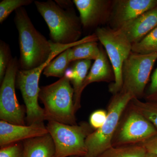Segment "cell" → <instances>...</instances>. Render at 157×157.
Wrapping results in <instances>:
<instances>
[{"label": "cell", "instance_id": "cell-1", "mask_svg": "<svg viewBox=\"0 0 157 157\" xmlns=\"http://www.w3.org/2000/svg\"><path fill=\"white\" fill-rule=\"evenodd\" d=\"M71 1L35 2L37 10L45 21L50 32L52 42L69 45L79 41L81 23L70 7Z\"/></svg>", "mask_w": 157, "mask_h": 157}, {"label": "cell", "instance_id": "cell-2", "mask_svg": "<svg viewBox=\"0 0 157 157\" xmlns=\"http://www.w3.org/2000/svg\"><path fill=\"white\" fill-rule=\"evenodd\" d=\"M14 21L18 32L19 70H32L45 63L53 53L50 41L35 28L23 7L15 11Z\"/></svg>", "mask_w": 157, "mask_h": 157}, {"label": "cell", "instance_id": "cell-3", "mask_svg": "<svg viewBox=\"0 0 157 157\" xmlns=\"http://www.w3.org/2000/svg\"><path fill=\"white\" fill-rule=\"evenodd\" d=\"M74 94L71 82L65 76L40 87L39 98L44 106L45 120L76 125Z\"/></svg>", "mask_w": 157, "mask_h": 157}, {"label": "cell", "instance_id": "cell-4", "mask_svg": "<svg viewBox=\"0 0 157 157\" xmlns=\"http://www.w3.org/2000/svg\"><path fill=\"white\" fill-rule=\"evenodd\" d=\"M133 98L131 94L121 91L114 95L108 107L106 121L101 128L91 133L86 139L87 153L83 157H98L113 146V138L121 116Z\"/></svg>", "mask_w": 157, "mask_h": 157}, {"label": "cell", "instance_id": "cell-5", "mask_svg": "<svg viewBox=\"0 0 157 157\" xmlns=\"http://www.w3.org/2000/svg\"><path fill=\"white\" fill-rule=\"evenodd\" d=\"M56 148V157H83L87 153L85 140L91 132L89 125H69L48 121L46 126Z\"/></svg>", "mask_w": 157, "mask_h": 157}, {"label": "cell", "instance_id": "cell-6", "mask_svg": "<svg viewBox=\"0 0 157 157\" xmlns=\"http://www.w3.org/2000/svg\"><path fill=\"white\" fill-rule=\"evenodd\" d=\"M95 35L108 55L114 73V82L109 90L115 95L123 87L122 68L124 63L132 52V44L121 29L98 28Z\"/></svg>", "mask_w": 157, "mask_h": 157}, {"label": "cell", "instance_id": "cell-7", "mask_svg": "<svg viewBox=\"0 0 157 157\" xmlns=\"http://www.w3.org/2000/svg\"><path fill=\"white\" fill-rule=\"evenodd\" d=\"M57 56L53 52L50 58L40 67L32 70L17 71L16 83L25 104L28 125L43 123L45 120L44 108L40 107L38 102L39 79L45 67Z\"/></svg>", "mask_w": 157, "mask_h": 157}, {"label": "cell", "instance_id": "cell-8", "mask_svg": "<svg viewBox=\"0 0 157 157\" xmlns=\"http://www.w3.org/2000/svg\"><path fill=\"white\" fill-rule=\"evenodd\" d=\"M157 59V53L140 54L132 52L122 68L121 91L138 98L144 93L152 69Z\"/></svg>", "mask_w": 157, "mask_h": 157}, {"label": "cell", "instance_id": "cell-9", "mask_svg": "<svg viewBox=\"0 0 157 157\" xmlns=\"http://www.w3.org/2000/svg\"><path fill=\"white\" fill-rule=\"evenodd\" d=\"M18 65L17 57L12 58L1 82L0 118L10 123L25 125V110L19 104L15 93Z\"/></svg>", "mask_w": 157, "mask_h": 157}, {"label": "cell", "instance_id": "cell-10", "mask_svg": "<svg viewBox=\"0 0 157 157\" xmlns=\"http://www.w3.org/2000/svg\"><path fill=\"white\" fill-rule=\"evenodd\" d=\"M157 134V129L151 122L132 109L121 128L117 143L127 145L142 143Z\"/></svg>", "mask_w": 157, "mask_h": 157}, {"label": "cell", "instance_id": "cell-11", "mask_svg": "<svg viewBox=\"0 0 157 157\" xmlns=\"http://www.w3.org/2000/svg\"><path fill=\"white\" fill-rule=\"evenodd\" d=\"M157 6V0L113 1L109 15L110 28L120 29L144 12Z\"/></svg>", "mask_w": 157, "mask_h": 157}, {"label": "cell", "instance_id": "cell-12", "mask_svg": "<svg viewBox=\"0 0 157 157\" xmlns=\"http://www.w3.org/2000/svg\"><path fill=\"white\" fill-rule=\"evenodd\" d=\"M79 13L82 25L85 28L103 23L109 17L112 2L107 0H73Z\"/></svg>", "mask_w": 157, "mask_h": 157}, {"label": "cell", "instance_id": "cell-13", "mask_svg": "<svg viewBox=\"0 0 157 157\" xmlns=\"http://www.w3.org/2000/svg\"><path fill=\"white\" fill-rule=\"evenodd\" d=\"M48 133L44 122L28 125L14 124L1 120L0 146L4 147L17 142Z\"/></svg>", "mask_w": 157, "mask_h": 157}, {"label": "cell", "instance_id": "cell-14", "mask_svg": "<svg viewBox=\"0 0 157 157\" xmlns=\"http://www.w3.org/2000/svg\"><path fill=\"white\" fill-rule=\"evenodd\" d=\"M157 27V6L144 12L120 29L133 44L137 43Z\"/></svg>", "mask_w": 157, "mask_h": 157}, {"label": "cell", "instance_id": "cell-15", "mask_svg": "<svg viewBox=\"0 0 157 157\" xmlns=\"http://www.w3.org/2000/svg\"><path fill=\"white\" fill-rule=\"evenodd\" d=\"M66 70L65 76L70 80L74 90V103L76 112L80 108V98L82 91V87L91 67V60H79L72 62Z\"/></svg>", "mask_w": 157, "mask_h": 157}, {"label": "cell", "instance_id": "cell-16", "mask_svg": "<svg viewBox=\"0 0 157 157\" xmlns=\"http://www.w3.org/2000/svg\"><path fill=\"white\" fill-rule=\"evenodd\" d=\"M24 157H56L53 139L49 133L24 140Z\"/></svg>", "mask_w": 157, "mask_h": 157}, {"label": "cell", "instance_id": "cell-17", "mask_svg": "<svg viewBox=\"0 0 157 157\" xmlns=\"http://www.w3.org/2000/svg\"><path fill=\"white\" fill-rule=\"evenodd\" d=\"M113 77L114 73L111 65L109 64L107 55L104 51L101 48V52L97 59L95 60L89 73L82 87V91L89 84L94 82L107 81Z\"/></svg>", "mask_w": 157, "mask_h": 157}, {"label": "cell", "instance_id": "cell-18", "mask_svg": "<svg viewBox=\"0 0 157 157\" xmlns=\"http://www.w3.org/2000/svg\"><path fill=\"white\" fill-rule=\"evenodd\" d=\"M101 52L96 41H87L69 48L68 57L71 63L79 60H95Z\"/></svg>", "mask_w": 157, "mask_h": 157}, {"label": "cell", "instance_id": "cell-19", "mask_svg": "<svg viewBox=\"0 0 157 157\" xmlns=\"http://www.w3.org/2000/svg\"><path fill=\"white\" fill-rule=\"evenodd\" d=\"M69 48L59 54L47 65L43 70V74L45 76L60 78L65 76V72L71 63L68 57Z\"/></svg>", "mask_w": 157, "mask_h": 157}, {"label": "cell", "instance_id": "cell-20", "mask_svg": "<svg viewBox=\"0 0 157 157\" xmlns=\"http://www.w3.org/2000/svg\"><path fill=\"white\" fill-rule=\"evenodd\" d=\"M147 153L140 144L112 146L98 157H145Z\"/></svg>", "mask_w": 157, "mask_h": 157}, {"label": "cell", "instance_id": "cell-21", "mask_svg": "<svg viewBox=\"0 0 157 157\" xmlns=\"http://www.w3.org/2000/svg\"><path fill=\"white\" fill-rule=\"evenodd\" d=\"M130 103L132 109L147 119L157 130V100L143 102L138 98H133Z\"/></svg>", "mask_w": 157, "mask_h": 157}, {"label": "cell", "instance_id": "cell-22", "mask_svg": "<svg viewBox=\"0 0 157 157\" xmlns=\"http://www.w3.org/2000/svg\"><path fill=\"white\" fill-rule=\"evenodd\" d=\"M132 52L144 54L157 53V27L139 42L133 44Z\"/></svg>", "mask_w": 157, "mask_h": 157}, {"label": "cell", "instance_id": "cell-23", "mask_svg": "<svg viewBox=\"0 0 157 157\" xmlns=\"http://www.w3.org/2000/svg\"><path fill=\"white\" fill-rule=\"evenodd\" d=\"M33 0H3L0 2V23L5 21L14 11L30 5Z\"/></svg>", "mask_w": 157, "mask_h": 157}, {"label": "cell", "instance_id": "cell-24", "mask_svg": "<svg viewBox=\"0 0 157 157\" xmlns=\"http://www.w3.org/2000/svg\"><path fill=\"white\" fill-rule=\"evenodd\" d=\"M12 58L11 57L10 48L5 42L1 41L0 43V81H2L9 63Z\"/></svg>", "mask_w": 157, "mask_h": 157}, {"label": "cell", "instance_id": "cell-25", "mask_svg": "<svg viewBox=\"0 0 157 157\" xmlns=\"http://www.w3.org/2000/svg\"><path fill=\"white\" fill-rule=\"evenodd\" d=\"M0 157H24L22 144L17 142L1 147Z\"/></svg>", "mask_w": 157, "mask_h": 157}, {"label": "cell", "instance_id": "cell-26", "mask_svg": "<svg viewBox=\"0 0 157 157\" xmlns=\"http://www.w3.org/2000/svg\"><path fill=\"white\" fill-rule=\"evenodd\" d=\"M107 112L103 109H98L92 113L90 117V124L92 128L98 130L101 128L107 118Z\"/></svg>", "mask_w": 157, "mask_h": 157}, {"label": "cell", "instance_id": "cell-27", "mask_svg": "<svg viewBox=\"0 0 157 157\" xmlns=\"http://www.w3.org/2000/svg\"><path fill=\"white\" fill-rule=\"evenodd\" d=\"M147 98L149 101L157 100V68L151 76V82L147 91Z\"/></svg>", "mask_w": 157, "mask_h": 157}, {"label": "cell", "instance_id": "cell-28", "mask_svg": "<svg viewBox=\"0 0 157 157\" xmlns=\"http://www.w3.org/2000/svg\"><path fill=\"white\" fill-rule=\"evenodd\" d=\"M140 144L144 147L147 152L157 155V134Z\"/></svg>", "mask_w": 157, "mask_h": 157}, {"label": "cell", "instance_id": "cell-29", "mask_svg": "<svg viewBox=\"0 0 157 157\" xmlns=\"http://www.w3.org/2000/svg\"><path fill=\"white\" fill-rule=\"evenodd\" d=\"M145 157H157L156 155L150 153H147L146 156Z\"/></svg>", "mask_w": 157, "mask_h": 157}, {"label": "cell", "instance_id": "cell-30", "mask_svg": "<svg viewBox=\"0 0 157 157\" xmlns=\"http://www.w3.org/2000/svg\"></svg>", "mask_w": 157, "mask_h": 157}]
</instances>
